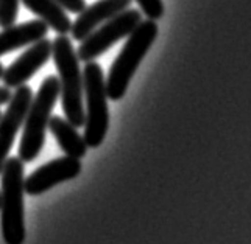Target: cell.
Masks as SVG:
<instances>
[{"mask_svg":"<svg viewBox=\"0 0 251 244\" xmlns=\"http://www.w3.org/2000/svg\"><path fill=\"white\" fill-rule=\"evenodd\" d=\"M51 56V42L46 38L31 44L24 53L3 72V84L10 89L24 86Z\"/></svg>","mask_w":251,"mask_h":244,"instance_id":"cell-9","label":"cell"},{"mask_svg":"<svg viewBox=\"0 0 251 244\" xmlns=\"http://www.w3.org/2000/svg\"><path fill=\"white\" fill-rule=\"evenodd\" d=\"M49 129L55 135L59 148L71 157L81 159L88 153V145L84 138L78 134L76 128L61 117H50Z\"/></svg>","mask_w":251,"mask_h":244,"instance_id":"cell-12","label":"cell"},{"mask_svg":"<svg viewBox=\"0 0 251 244\" xmlns=\"http://www.w3.org/2000/svg\"><path fill=\"white\" fill-rule=\"evenodd\" d=\"M81 173V162L80 159L71 157H59L42 165L38 170H34L30 176L24 180L25 193L30 196H38L53 188L61 182L75 179Z\"/></svg>","mask_w":251,"mask_h":244,"instance_id":"cell-8","label":"cell"},{"mask_svg":"<svg viewBox=\"0 0 251 244\" xmlns=\"http://www.w3.org/2000/svg\"><path fill=\"white\" fill-rule=\"evenodd\" d=\"M10 100H11V90H10V87L0 86V106H2V104L10 103Z\"/></svg>","mask_w":251,"mask_h":244,"instance_id":"cell-17","label":"cell"},{"mask_svg":"<svg viewBox=\"0 0 251 244\" xmlns=\"http://www.w3.org/2000/svg\"><path fill=\"white\" fill-rule=\"evenodd\" d=\"M31 100L33 92L28 86L24 84L16 87V92L11 95V100L8 103V109L0 115V173L13 148L17 133L24 126Z\"/></svg>","mask_w":251,"mask_h":244,"instance_id":"cell-7","label":"cell"},{"mask_svg":"<svg viewBox=\"0 0 251 244\" xmlns=\"http://www.w3.org/2000/svg\"><path fill=\"white\" fill-rule=\"evenodd\" d=\"M28 10L36 14L47 27L58 34H67L72 28V22L66 14V10L56 0H22Z\"/></svg>","mask_w":251,"mask_h":244,"instance_id":"cell-13","label":"cell"},{"mask_svg":"<svg viewBox=\"0 0 251 244\" xmlns=\"http://www.w3.org/2000/svg\"><path fill=\"white\" fill-rule=\"evenodd\" d=\"M0 190V225L6 244H22L25 241L24 220V162L19 157H8L2 168Z\"/></svg>","mask_w":251,"mask_h":244,"instance_id":"cell-3","label":"cell"},{"mask_svg":"<svg viewBox=\"0 0 251 244\" xmlns=\"http://www.w3.org/2000/svg\"><path fill=\"white\" fill-rule=\"evenodd\" d=\"M141 6L142 13L151 21H159L164 14V3L162 0H136Z\"/></svg>","mask_w":251,"mask_h":244,"instance_id":"cell-15","label":"cell"},{"mask_svg":"<svg viewBox=\"0 0 251 244\" xmlns=\"http://www.w3.org/2000/svg\"><path fill=\"white\" fill-rule=\"evenodd\" d=\"M59 97V80L56 76H47L42 81L36 97H33L24 121V134L19 145V159L33 162L38 157L46 142V131L49 120Z\"/></svg>","mask_w":251,"mask_h":244,"instance_id":"cell-4","label":"cell"},{"mask_svg":"<svg viewBox=\"0 0 251 244\" xmlns=\"http://www.w3.org/2000/svg\"><path fill=\"white\" fill-rule=\"evenodd\" d=\"M51 56H53L56 70L59 73V95H61L63 109L69 123L75 128L84 126V86L80 59L76 56L72 41L66 34H58L51 42Z\"/></svg>","mask_w":251,"mask_h":244,"instance_id":"cell-1","label":"cell"},{"mask_svg":"<svg viewBox=\"0 0 251 244\" xmlns=\"http://www.w3.org/2000/svg\"><path fill=\"white\" fill-rule=\"evenodd\" d=\"M141 11L126 8L125 11L95 28L88 38H84L81 41V45L78 47V51H76V56L84 63L97 59L105 51H108L116 42L126 38L141 23Z\"/></svg>","mask_w":251,"mask_h":244,"instance_id":"cell-6","label":"cell"},{"mask_svg":"<svg viewBox=\"0 0 251 244\" xmlns=\"http://www.w3.org/2000/svg\"><path fill=\"white\" fill-rule=\"evenodd\" d=\"M49 27L42 21H28L21 25H11L0 33V56L22 47L31 45L46 38Z\"/></svg>","mask_w":251,"mask_h":244,"instance_id":"cell-11","label":"cell"},{"mask_svg":"<svg viewBox=\"0 0 251 244\" xmlns=\"http://www.w3.org/2000/svg\"><path fill=\"white\" fill-rule=\"evenodd\" d=\"M158 36L156 21L147 19L128 34L124 48L111 66L106 83V93L111 100H120L126 93L128 84L139 67L144 56L149 53L154 39Z\"/></svg>","mask_w":251,"mask_h":244,"instance_id":"cell-2","label":"cell"},{"mask_svg":"<svg viewBox=\"0 0 251 244\" xmlns=\"http://www.w3.org/2000/svg\"><path fill=\"white\" fill-rule=\"evenodd\" d=\"M3 72H5V68H3V66H2V64H0V78L3 76Z\"/></svg>","mask_w":251,"mask_h":244,"instance_id":"cell-18","label":"cell"},{"mask_svg":"<svg viewBox=\"0 0 251 244\" xmlns=\"http://www.w3.org/2000/svg\"><path fill=\"white\" fill-rule=\"evenodd\" d=\"M56 2L61 5L64 10L75 13V14H80L86 8V0H56Z\"/></svg>","mask_w":251,"mask_h":244,"instance_id":"cell-16","label":"cell"},{"mask_svg":"<svg viewBox=\"0 0 251 244\" xmlns=\"http://www.w3.org/2000/svg\"><path fill=\"white\" fill-rule=\"evenodd\" d=\"M19 11V0H0V28L14 25Z\"/></svg>","mask_w":251,"mask_h":244,"instance_id":"cell-14","label":"cell"},{"mask_svg":"<svg viewBox=\"0 0 251 244\" xmlns=\"http://www.w3.org/2000/svg\"><path fill=\"white\" fill-rule=\"evenodd\" d=\"M133 0H99L91 6H86L72 23V36L75 41H83L100 27L101 23L116 17L126 8H129Z\"/></svg>","mask_w":251,"mask_h":244,"instance_id":"cell-10","label":"cell"},{"mask_svg":"<svg viewBox=\"0 0 251 244\" xmlns=\"http://www.w3.org/2000/svg\"><path fill=\"white\" fill-rule=\"evenodd\" d=\"M0 115H2V114H0Z\"/></svg>","mask_w":251,"mask_h":244,"instance_id":"cell-19","label":"cell"},{"mask_svg":"<svg viewBox=\"0 0 251 244\" xmlns=\"http://www.w3.org/2000/svg\"><path fill=\"white\" fill-rule=\"evenodd\" d=\"M83 86L86 98L84 142L88 148H99L105 140L109 126L108 93L101 67L89 61L83 70Z\"/></svg>","mask_w":251,"mask_h":244,"instance_id":"cell-5","label":"cell"}]
</instances>
